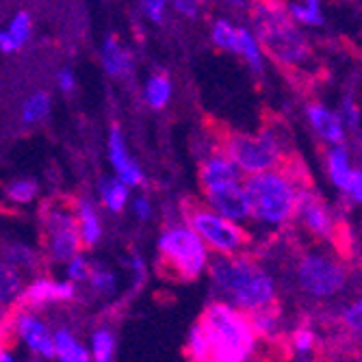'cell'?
Returning <instances> with one entry per match:
<instances>
[{
	"label": "cell",
	"mask_w": 362,
	"mask_h": 362,
	"mask_svg": "<svg viewBox=\"0 0 362 362\" xmlns=\"http://www.w3.org/2000/svg\"><path fill=\"white\" fill-rule=\"evenodd\" d=\"M213 286L226 304L243 313L276 304V282L260 265L243 254H217L209 262Z\"/></svg>",
	"instance_id": "1"
},
{
	"label": "cell",
	"mask_w": 362,
	"mask_h": 362,
	"mask_svg": "<svg viewBox=\"0 0 362 362\" xmlns=\"http://www.w3.org/2000/svg\"><path fill=\"white\" fill-rule=\"evenodd\" d=\"M200 323L211 341V360L243 362L252 358L258 337L243 310L226 302H213L204 310Z\"/></svg>",
	"instance_id": "2"
},
{
	"label": "cell",
	"mask_w": 362,
	"mask_h": 362,
	"mask_svg": "<svg viewBox=\"0 0 362 362\" xmlns=\"http://www.w3.org/2000/svg\"><path fill=\"white\" fill-rule=\"evenodd\" d=\"M250 202V217L267 226H284L293 219L295 197L302 185L284 170H267L250 174L243 182Z\"/></svg>",
	"instance_id": "3"
},
{
	"label": "cell",
	"mask_w": 362,
	"mask_h": 362,
	"mask_svg": "<svg viewBox=\"0 0 362 362\" xmlns=\"http://www.w3.org/2000/svg\"><path fill=\"white\" fill-rule=\"evenodd\" d=\"M223 152L237 163L241 174H258L280 168L286 150L280 135V128H262L258 135H228L223 141Z\"/></svg>",
	"instance_id": "4"
},
{
	"label": "cell",
	"mask_w": 362,
	"mask_h": 362,
	"mask_svg": "<svg viewBox=\"0 0 362 362\" xmlns=\"http://www.w3.org/2000/svg\"><path fill=\"white\" fill-rule=\"evenodd\" d=\"M158 252L163 265L172 269L174 278L185 282L200 278L209 265V247L189 223L165 230L158 239Z\"/></svg>",
	"instance_id": "5"
},
{
	"label": "cell",
	"mask_w": 362,
	"mask_h": 362,
	"mask_svg": "<svg viewBox=\"0 0 362 362\" xmlns=\"http://www.w3.org/2000/svg\"><path fill=\"white\" fill-rule=\"evenodd\" d=\"M258 37L278 61L298 65L308 57L304 35L293 26L291 18L276 5H260L256 11Z\"/></svg>",
	"instance_id": "6"
},
{
	"label": "cell",
	"mask_w": 362,
	"mask_h": 362,
	"mask_svg": "<svg viewBox=\"0 0 362 362\" xmlns=\"http://www.w3.org/2000/svg\"><path fill=\"white\" fill-rule=\"evenodd\" d=\"M187 223L215 254H226V256L243 254L250 245V237L245 230L237 221L226 219L213 209L197 206V204L191 206L187 211Z\"/></svg>",
	"instance_id": "7"
},
{
	"label": "cell",
	"mask_w": 362,
	"mask_h": 362,
	"mask_svg": "<svg viewBox=\"0 0 362 362\" xmlns=\"http://www.w3.org/2000/svg\"><path fill=\"white\" fill-rule=\"evenodd\" d=\"M298 282L310 298H334L347 286V269L330 254L310 252L298 265Z\"/></svg>",
	"instance_id": "8"
},
{
	"label": "cell",
	"mask_w": 362,
	"mask_h": 362,
	"mask_svg": "<svg viewBox=\"0 0 362 362\" xmlns=\"http://www.w3.org/2000/svg\"><path fill=\"white\" fill-rule=\"evenodd\" d=\"M44 228H46V247L52 260L65 262L74 254H78L81 237H78L74 206L61 202L48 206L44 215Z\"/></svg>",
	"instance_id": "9"
},
{
	"label": "cell",
	"mask_w": 362,
	"mask_h": 362,
	"mask_svg": "<svg viewBox=\"0 0 362 362\" xmlns=\"http://www.w3.org/2000/svg\"><path fill=\"white\" fill-rule=\"evenodd\" d=\"M293 217L298 219L310 235L317 239H332L334 237V219L323 204L321 197L310 191L308 187H302L295 197Z\"/></svg>",
	"instance_id": "10"
},
{
	"label": "cell",
	"mask_w": 362,
	"mask_h": 362,
	"mask_svg": "<svg viewBox=\"0 0 362 362\" xmlns=\"http://www.w3.org/2000/svg\"><path fill=\"white\" fill-rule=\"evenodd\" d=\"M204 193L209 209L223 215L226 219H233L237 223L250 219V202L241 180L204 187Z\"/></svg>",
	"instance_id": "11"
},
{
	"label": "cell",
	"mask_w": 362,
	"mask_h": 362,
	"mask_svg": "<svg viewBox=\"0 0 362 362\" xmlns=\"http://www.w3.org/2000/svg\"><path fill=\"white\" fill-rule=\"evenodd\" d=\"M74 298H76V282L72 280L54 282L48 278H37L20 291L18 304L24 308H40L50 302H72Z\"/></svg>",
	"instance_id": "12"
},
{
	"label": "cell",
	"mask_w": 362,
	"mask_h": 362,
	"mask_svg": "<svg viewBox=\"0 0 362 362\" xmlns=\"http://www.w3.org/2000/svg\"><path fill=\"white\" fill-rule=\"evenodd\" d=\"M16 332L24 341V345L42 358L52 360L54 358V345H52V332L48 330V325L37 319L33 313H18L13 319Z\"/></svg>",
	"instance_id": "13"
},
{
	"label": "cell",
	"mask_w": 362,
	"mask_h": 362,
	"mask_svg": "<svg viewBox=\"0 0 362 362\" xmlns=\"http://www.w3.org/2000/svg\"><path fill=\"white\" fill-rule=\"evenodd\" d=\"M109 160L117 174V178L122 182H126L128 187H137L144 182V172L135 163V158L128 154L126 148V139L122 135V130L115 126L109 135Z\"/></svg>",
	"instance_id": "14"
},
{
	"label": "cell",
	"mask_w": 362,
	"mask_h": 362,
	"mask_svg": "<svg viewBox=\"0 0 362 362\" xmlns=\"http://www.w3.org/2000/svg\"><path fill=\"white\" fill-rule=\"evenodd\" d=\"M306 115H308V122L310 126L315 128V133L327 141V144H343L345 139V126L341 122V117L330 111L323 105H310L306 109Z\"/></svg>",
	"instance_id": "15"
},
{
	"label": "cell",
	"mask_w": 362,
	"mask_h": 362,
	"mask_svg": "<svg viewBox=\"0 0 362 362\" xmlns=\"http://www.w3.org/2000/svg\"><path fill=\"white\" fill-rule=\"evenodd\" d=\"M235 180H241V170L237 168V163L230 158L226 152H215L202 163V168H200L202 187L221 185V182H235Z\"/></svg>",
	"instance_id": "16"
},
{
	"label": "cell",
	"mask_w": 362,
	"mask_h": 362,
	"mask_svg": "<svg viewBox=\"0 0 362 362\" xmlns=\"http://www.w3.org/2000/svg\"><path fill=\"white\" fill-rule=\"evenodd\" d=\"M22 291V276L9 262L0 260V330L11 317V308L18 304Z\"/></svg>",
	"instance_id": "17"
},
{
	"label": "cell",
	"mask_w": 362,
	"mask_h": 362,
	"mask_svg": "<svg viewBox=\"0 0 362 362\" xmlns=\"http://www.w3.org/2000/svg\"><path fill=\"white\" fill-rule=\"evenodd\" d=\"M76 226H78V237L85 247H93L103 237V223L98 217V211L89 197H81L76 202Z\"/></svg>",
	"instance_id": "18"
},
{
	"label": "cell",
	"mask_w": 362,
	"mask_h": 362,
	"mask_svg": "<svg viewBox=\"0 0 362 362\" xmlns=\"http://www.w3.org/2000/svg\"><path fill=\"white\" fill-rule=\"evenodd\" d=\"M327 174H330V180L347 193L349 189V182H351V174H354V168H351V156H349V150L347 146L343 144H332V148L327 150Z\"/></svg>",
	"instance_id": "19"
},
{
	"label": "cell",
	"mask_w": 362,
	"mask_h": 362,
	"mask_svg": "<svg viewBox=\"0 0 362 362\" xmlns=\"http://www.w3.org/2000/svg\"><path fill=\"white\" fill-rule=\"evenodd\" d=\"M52 345H54V358H59L61 362H89L91 360L89 349L70 330H65V327L52 332Z\"/></svg>",
	"instance_id": "20"
},
{
	"label": "cell",
	"mask_w": 362,
	"mask_h": 362,
	"mask_svg": "<svg viewBox=\"0 0 362 362\" xmlns=\"http://www.w3.org/2000/svg\"><path fill=\"white\" fill-rule=\"evenodd\" d=\"M103 63L111 76H126L133 70V61H130L128 50H124L115 37H107L103 46Z\"/></svg>",
	"instance_id": "21"
},
{
	"label": "cell",
	"mask_w": 362,
	"mask_h": 362,
	"mask_svg": "<svg viewBox=\"0 0 362 362\" xmlns=\"http://www.w3.org/2000/svg\"><path fill=\"white\" fill-rule=\"evenodd\" d=\"M237 54H241L245 59V63L250 68L260 74L265 70V54L260 50V42L256 40V35L250 30V28H237Z\"/></svg>",
	"instance_id": "22"
},
{
	"label": "cell",
	"mask_w": 362,
	"mask_h": 362,
	"mask_svg": "<svg viewBox=\"0 0 362 362\" xmlns=\"http://www.w3.org/2000/svg\"><path fill=\"white\" fill-rule=\"evenodd\" d=\"M250 323H252V330L258 339H276L278 332H280V317H278V310H276V304L274 306H267V308H258V310H252V313H245Z\"/></svg>",
	"instance_id": "23"
},
{
	"label": "cell",
	"mask_w": 362,
	"mask_h": 362,
	"mask_svg": "<svg viewBox=\"0 0 362 362\" xmlns=\"http://www.w3.org/2000/svg\"><path fill=\"white\" fill-rule=\"evenodd\" d=\"M100 197L109 211L122 213L128 202V185L122 182L119 178H105L100 182Z\"/></svg>",
	"instance_id": "24"
},
{
	"label": "cell",
	"mask_w": 362,
	"mask_h": 362,
	"mask_svg": "<svg viewBox=\"0 0 362 362\" xmlns=\"http://www.w3.org/2000/svg\"><path fill=\"white\" fill-rule=\"evenodd\" d=\"M144 95H146V103L152 109H163L170 103V98H172V83H170V78L163 76V74H156V76L148 78Z\"/></svg>",
	"instance_id": "25"
},
{
	"label": "cell",
	"mask_w": 362,
	"mask_h": 362,
	"mask_svg": "<svg viewBox=\"0 0 362 362\" xmlns=\"http://www.w3.org/2000/svg\"><path fill=\"white\" fill-rule=\"evenodd\" d=\"M288 16L293 22L308 24V26H321L323 24V11L321 0H300V3L288 5Z\"/></svg>",
	"instance_id": "26"
},
{
	"label": "cell",
	"mask_w": 362,
	"mask_h": 362,
	"mask_svg": "<svg viewBox=\"0 0 362 362\" xmlns=\"http://www.w3.org/2000/svg\"><path fill=\"white\" fill-rule=\"evenodd\" d=\"M187 356L191 360H197V362H206L211 360V341L204 332L202 323L197 321L191 332H189V341H187Z\"/></svg>",
	"instance_id": "27"
},
{
	"label": "cell",
	"mask_w": 362,
	"mask_h": 362,
	"mask_svg": "<svg viewBox=\"0 0 362 362\" xmlns=\"http://www.w3.org/2000/svg\"><path fill=\"white\" fill-rule=\"evenodd\" d=\"M48 113H50V95L44 93V91L33 93L28 100L24 103V107H22V119L26 124L42 122V119H46Z\"/></svg>",
	"instance_id": "28"
},
{
	"label": "cell",
	"mask_w": 362,
	"mask_h": 362,
	"mask_svg": "<svg viewBox=\"0 0 362 362\" xmlns=\"http://www.w3.org/2000/svg\"><path fill=\"white\" fill-rule=\"evenodd\" d=\"M91 358L95 362H109L115 356V337L109 330H98L91 337Z\"/></svg>",
	"instance_id": "29"
},
{
	"label": "cell",
	"mask_w": 362,
	"mask_h": 362,
	"mask_svg": "<svg viewBox=\"0 0 362 362\" xmlns=\"http://www.w3.org/2000/svg\"><path fill=\"white\" fill-rule=\"evenodd\" d=\"M211 40L217 48L226 50V52H237V26H233L226 20H217L213 30H211Z\"/></svg>",
	"instance_id": "30"
},
{
	"label": "cell",
	"mask_w": 362,
	"mask_h": 362,
	"mask_svg": "<svg viewBox=\"0 0 362 362\" xmlns=\"http://www.w3.org/2000/svg\"><path fill=\"white\" fill-rule=\"evenodd\" d=\"M40 193V185L35 180H16V182H9L7 185V197L13 200L16 204H28L37 197Z\"/></svg>",
	"instance_id": "31"
},
{
	"label": "cell",
	"mask_w": 362,
	"mask_h": 362,
	"mask_svg": "<svg viewBox=\"0 0 362 362\" xmlns=\"http://www.w3.org/2000/svg\"><path fill=\"white\" fill-rule=\"evenodd\" d=\"M7 35L13 42L16 50H20L28 42V37H30V16L26 11H20L13 16V20L7 26Z\"/></svg>",
	"instance_id": "32"
},
{
	"label": "cell",
	"mask_w": 362,
	"mask_h": 362,
	"mask_svg": "<svg viewBox=\"0 0 362 362\" xmlns=\"http://www.w3.org/2000/svg\"><path fill=\"white\" fill-rule=\"evenodd\" d=\"M3 260L9 262L13 269H33L35 267V254L26 245H9L3 250Z\"/></svg>",
	"instance_id": "33"
},
{
	"label": "cell",
	"mask_w": 362,
	"mask_h": 362,
	"mask_svg": "<svg viewBox=\"0 0 362 362\" xmlns=\"http://www.w3.org/2000/svg\"><path fill=\"white\" fill-rule=\"evenodd\" d=\"M87 282L91 284V288H93V291L103 293V295L113 293V291H115V286H117L115 274H113V272H109V269H105V267H95V269L91 267Z\"/></svg>",
	"instance_id": "34"
},
{
	"label": "cell",
	"mask_w": 362,
	"mask_h": 362,
	"mask_svg": "<svg viewBox=\"0 0 362 362\" xmlns=\"http://www.w3.org/2000/svg\"><path fill=\"white\" fill-rule=\"evenodd\" d=\"M291 345H293V351L306 358L315 351V345H317V337L313 330H308V327H298V330L293 332L291 337Z\"/></svg>",
	"instance_id": "35"
},
{
	"label": "cell",
	"mask_w": 362,
	"mask_h": 362,
	"mask_svg": "<svg viewBox=\"0 0 362 362\" xmlns=\"http://www.w3.org/2000/svg\"><path fill=\"white\" fill-rule=\"evenodd\" d=\"M65 262H68V280H72V282H87L89 272H91V265L87 262V258L74 254L70 260H65Z\"/></svg>",
	"instance_id": "36"
},
{
	"label": "cell",
	"mask_w": 362,
	"mask_h": 362,
	"mask_svg": "<svg viewBox=\"0 0 362 362\" xmlns=\"http://www.w3.org/2000/svg\"><path fill=\"white\" fill-rule=\"evenodd\" d=\"M337 115L341 117L345 128H351V130L360 128V111H358V107H356V103L351 100V98H345V100L341 103V111Z\"/></svg>",
	"instance_id": "37"
},
{
	"label": "cell",
	"mask_w": 362,
	"mask_h": 362,
	"mask_svg": "<svg viewBox=\"0 0 362 362\" xmlns=\"http://www.w3.org/2000/svg\"><path fill=\"white\" fill-rule=\"evenodd\" d=\"M343 323L349 332H354L356 337L360 334V330H362V304L360 302H354L351 306H347L343 310Z\"/></svg>",
	"instance_id": "38"
},
{
	"label": "cell",
	"mask_w": 362,
	"mask_h": 362,
	"mask_svg": "<svg viewBox=\"0 0 362 362\" xmlns=\"http://www.w3.org/2000/svg\"><path fill=\"white\" fill-rule=\"evenodd\" d=\"M141 7L146 11V16L160 24L163 20H165V7H168V0H141Z\"/></svg>",
	"instance_id": "39"
},
{
	"label": "cell",
	"mask_w": 362,
	"mask_h": 362,
	"mask_svg": "<svg viewBox=\"0 0 362 362\" xmlns=\"http://www.w3.org/2000/svg\"><path fill=\"white\" fill-rule=\"evenodd\" d=\"M200 5L202 0H174V9L185 16V18H197V13H200Z\"/></svg>",
	"instance_id": "40"
},
{
	"label": "cell",
	"mask_w": 362,
	"mask_h": 362,
	"mask_svg": "<svg viewBox=\"0 0 362 362\" xmlns=\"http://www.w3.org/2000/svg\"><path fill=\"white\" fill-rule=\"evenodd\" d=\"M130 267H133L135 274V291H139L146 284V262L139 256H133L130 258Z\"/></svg>",
	"instance_id": "41"
},
{
	"label": "cell",
	"mask_w": 362,
	"mask_h": 362,
	"mask_svg": "<svg viewBox=\"0 0 362 362\" xmlns=\"http://www.w3.org/2000/svg\"><path fill=\"white\" fill-rule=\"evenodd\" d=\"M133 213H135L137 219H141V221H146V219L152 217V204H150L148 197H144V195L137 197V200L133 202Z\"/></svg>",
	"instance_id": "42"
},
{
	"label": "cell",
	"mask_w": 362,
	"mask_h": 362,
	"mask_svg": "<svg viewBox=\"0 0 362 362\" xmlns=\"http://www.w3.org/2000/svg\"><path fill=\"white\" fill-rule=\"evenodd\" d=\"M347 195L354 197V202H360L362 200V174H360V170H354L351 182H349V189H347Z\"/></svg>",
	"instance_id": "43"
},
{
	"label": "cell",
	"mask_w": 362,
	"mask_h": 362,
	"mask_svg": "<svg viewBox=\"0 0 362 362\" xmlns=\"http://www.w3.org/2000/svg\"><path fill=\"white\" fill-rule=\"evenodd\" d=\"M59 87H61V91H72L74 87H76V76H74V72L72 70H61L59 72Z\"/></svg>",
	"instance_id": "44"
},
{
	"label": "cell",
	"mask_w": 362,
	"mask_h": 362,
	"mask_svg": "<svg viewBox=\"0 0 362 362\" xmlns=\"http://www.w3.org/2000/svg\"><path fill=\"white\" fill-rule=\"evenodd\" d=\"M0 362H13V356L3 347H0Z\"/></svg>",
	"instance_id": "45"
},
{
	"label": "cell",
	"mask_w": 362,
	"mask_h": 362,
	"mask_svg": "<svg viewBox=\"0 0 362 362\" xmlns=\"http://www.w3.org/2000/svg\"><path fill=\"white\" fill-rule=\"evenodd\" d=\"M228 3H233V5L241 7V5H245V0H228Z\"/></svg>",
	"instance_id": "46"
}]
</instances>
